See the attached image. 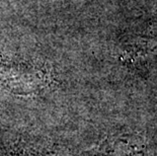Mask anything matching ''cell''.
<instances>
[{
	"label": "cell",
	"instance_id": "cell-1",
	"mask_svg": "<svg viewBox=\"0 0 157 156\" xmlns=\"http://www.w3.org/2000/svg\"><path fill=\"white\" fill-rule=\"evenodd\" d=\"M51 83L46 68L29 62L0 59V84L15 94L39 93Z\"/></svg>",
	"mask_w": 157,
	"mask_h": 156
},
{
	"label": "cell",
	"instance_id": "cell-2",
	"mask_svg": "<svg viewBox=\"0 0 157 156\" xmlns=\"http://www.w3.org/2000/svg\"><path fill=\"white\" fill-rule=\"evenodd\" d=\"M149 144L140 134H119L106 137L93 156H148Z\"/></svg>",
	"mask_w": 157,
	"mask_h": 156
}]
</instances>
